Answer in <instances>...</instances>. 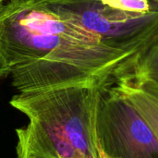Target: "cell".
I'll use <instances>...</instances> for the list:
<instances>
[{
	"label": "cell",
	"mask_w": 158,
	"mask_h": 158,
	"mask_svg": "<svg viewBox=\"0 0 158 158\" xmlns=\"http://www.w3.org/2000/svg\"><path fill=\"white\" fill-rule=\"evenodd\" d=\"M0 45L18 92L106 80L136 55L107 46L34 0L0 19Z\"/></svg>",
	"instance_id": "obj_1"
},
{
	"label": "cell",
	"mask_w": 158,
	"mask_h": 158,
	"mask_svg": "<svg viewBox=\"0 0 158 158\" xmlns=\"http://www.w3.org/2000/svg\"><path fill=\"white\" fill-rule=\"evenodd\" d=\"M108 79L15 94L9 104L29 118L16 130L18 158H105L95 118Z\"/></svg>",
	"instance_id": "obj_2"
},
{
	"label": "cell",
	"mask_w": 158,
	"mask_h": 158,
	"mask_svg": "<svg viewBox=\"0 0 158 158\" xmlns=\"http://www.w3.org/2000/svg\"><path fill=\"white\" fill-rule=\"evenodd\" d=\"M107 46L137 54L158 32V0H34Z\"/></svg>",
	"instance_id": "obj_3"
},
{
	"label": "cell",
	"mask_w": 158,
	"mask_h": 158,
	"mask_svg": "<svg viewBox=\"0 0 158 158\" xmlns=\"http://www.w3.org/2000/svg\"><path fill=\"white\" fill-rule=\"evenodd\" d=\"M102 86L95 131L105 158H158V143L147 124L112 83Z\"/></svg>",
	"instance_id": "obj_4"
},
{
	"label": "cell",
	"mask_w": 158,
	"mask_h": 158,
	"mask_svg": "<svg viewBox=\"0 0 158 158\" xmlns=\"http://www.w3.org/2000/svg\"><path fill=\"white\" fill-rule=\"evenodd\" d=\"M112 83L133 106L149 127L158 143V92L115 74Z\"/></svg>",
	"instance_id": "obj_5"
},
{
	"label": "cell",
	"mask_w": 158,
	"mask_h": 158,
	"mask_svg": "<svg viewBox=\"0 0 158 158\" xmlns=\"http://www.w3.org/2000/svg\"><path fill=\"white\" fill-rule=\"evenodd\" d=\"M117 74L158 88V32Z\"/></svg>",
	"instance_id": "obj_6"
},
{
	"label": "cell",
	"mask_w": 158,
	"mask_h": 158,
	"mask_svg": "<svg viewBox=\"0 0 158 158\" xmlns=\"http://www.w3.org/2000/svg\"><path fill=\"white\" fill-rule=\"evenodd\" d=\"M27 0H0V19L9 15Z\"/></svg>",
	"instance_id": "obj_7"
},
{
	"label": "cell",
	"mask_w": 158,
	"mask_h": 158,
	"mask_svg": "<svg viewBox=\"0 0 158 158\" xmlns=\"http://www.w3.org/2000/svg\"><path fill=\"white\" fill-rule=\"evenodd\" d=\"M7 75H9V69L6 64L2 47L0 45V80L6 77Z\"/></svg>",
	"instance_id": "obj_8"
},
{
	"label": "cell",
	"mask_w": 158,
	"mask_h": 158,
	"mask_svg": "<svg viewBox=\"0 0 158 158\" xmlns=\"http://www.w3.org/2000/svg\"><path fill=\"white\" fill-rule=\"evenodd\" d=\"M135 82V81H134ZM136 83V82H135ZM138 84H141V83H138ZM141 85H143V86H145V87H148V88H150V89H153V90H155V91H156L158 92V88L156 87H153V86H150V85H146V84H141Z\"/></svg>",
	"instance_id": "obj_9"
}]
</instances>
